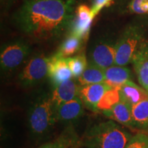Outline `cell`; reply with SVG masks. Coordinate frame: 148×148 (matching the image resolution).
Segmentation results:
<instances>
[{
	"label": "cell",
	"mask_w": 148,
	"mask_h": 148,
	"mask_svg": "<svg viewBox=\"0 0 148 148\" xmlns=\"http://www.w3.org/2000/svg\"><path fill=\"white\" fill-rule=\"evenodd\" d=\"M77 79L81 86L105 82L104 69L88 62L86 69Z\"/></svg>",
	"instance_id": "d6986e66"
},
{
	"label": "cell",
	"mask_w": 148,
	"mask_h": 148,
	"mask_svg": "<svg viewBox=\"0 0 148 148\" xmlns=\"http://www.w3.org/2000/svg\"><path fill=\"white\" fill-rule=\"evenodd\" d=\"M94 18L91 8L84 4L79 5L75 9V16L69 28V34L78 37L85 42L89 36Z\"/></svg>",
	"instance_id": "ba28073f"
},
{
	"label": "cell",
	"mask_w": 148,
	"mask_h": 148,
	"mask_svg": "<svg viewBox=\"0 0 148 148\" xmlns=\"http://www.w3.org/2000/svg\"><path fill=\"white\" fill-rule=\"evenodd\" d=\"M49 57L36 54L31 57L18 76V82L24 88L38 84L48 76Z\"/></svg>",
	"instance_id": "8992f818"
},
{
	"label": "cell",
	"mask_w": 148,
	"mask_h": 148,
	"mask_svg": "<svg viewBox=\"0 0 148 148\" xmlns=\"http://www.w3.org/2000/svg\"><path fill=\"white\" fill-rule=\"evenodd\" d=\"M56 121V108L51 94L37 95L28 110V126L31 133L35 136H43L51 130Z\"/></svg>",
	"instance_id": "3957f363"
},
{
	"label": "cell",
	"mask_w": 148,
	"mask_h": 148,
	"mask_svg": "<svg viewBox=\"0 0 148 148\" xmlns=\"http://www.w3.org/2000/svg\"><path fill=\"white\" fill-rule=\"evenodd\" d=\"M78 138L72 127H68L54 140L43 144L38 148H75Z\"/></svg>",
	"instance_id": "e0dca14e"
},
{
	"label": "cell",
	"mask_w": 148,
	"mask_h": 148,
	"mask_svg": "<svg viewBox=\"0 0 148 148\" xmlns=\"http://www.w3.org/2000/svg\"><path fill=\"white\" fill-rule=\"evenodd\" d=\"M125 148H148V134L138 133L132 136Z\"/></svg>",
	"instance_id": "cb8c5ba5"
},
{
	"label": "cell",
	"mask_w": 148,
	"mask_h": 148,
	"mask_svg": "<svg viewBox=\"0 0 148 148\" xmlns=\"http://www.w3.org/2000/svg\"><path fill=\"white\" fill-rule=\"evenodd\" d=\"M132 63L138 82L148 92V40L140 43L133 56Z\"/></svg>",
	"instance_id": "8fae6325"
},
{
	"label": "cell",
	"mask_w": 148,
	"mask_h": 148,
	"mask_svg": "<svg viewBox=\"0 0 148 148\" xmlns=\"http://www.w3.org/2000/svg\"><path fill=\"white\" fill-rule=\"evenodd\" d=\"M75 3L76 0H23L12 15V21L35 41H53L69 29Z\"/></svg>",
	"instance_id": "6da1fadb"
},
{
	"label": "cell",
	"mask_w": 148,
	"mask_h": 148,
	"mask_svg": "<svg viewBox=\"0 0 148 148\" xmlns=\"http://www.w3.org/2000/svg\"><path fill=\"white\" fill-rule=\"evenodd\" d=\"M83 43L84 41L82 39L73 34H69L59 46L55 54L62 58L73 56L80 51Z\"/></svg>",
	"instance_id": "ac0fdd59"
},
{
	"label": "cell",
	"mask_w": 148,
	"mask_h": 148,
	"mask_svg": "<svg viewBox=\"0 0 148 148\" xmlns=\"http://www.w3.org/2000/svg\"><path fill=\"white\" fill-rule=\"evenodd\" d=\"M66 60L73 77L76 78H78L82 75L88 64L86 55L84 53H78L73 56L66 58Z\"/></svg>",
	"instance_id": "7402d4cb"
},
{
	"label": "cell",
	"mask_w": 148,
	"mask_h": 148,
	"mask_svg": "<svg viewBox=\"0 0 148 148\" xmlns=\"http://www.w3.org/2000/svg\"><path fill=\"white\" fill-rule=\"evenodd\" d=\"M84 113V103L79 96L56 108L57 121L71 123L77 121Z\"/></svg>",
	"instance_id": "7c38bea8"
},
{
	"label": "cell",
	"mask_w": 148,
	"mask_h": 148,
	"mask_svg": "<svg viewBox=\"0 0 148 148\" xmlns=\"http://www.w3.org/2000/svg\"><path fill=\"white\" fill-rule=\"evenodd\" d=\"M48 77L53 88L73 77L68 65L66 58H62L56 54L49 57Z\"/></svg>",
	"instance_id": "9c48e42d"
},
{
	"label": "cell",
	"mask_w": 148,
	"mask_h": 148,
	"mask_svg": "<svg viewBox=\"0 0 148 148\" xmlns=\"http://www.w3.org/2000/svg\"><path fill=\"white\" fill-rule=\"evenodd\" d=\"M104 73L105 83L111 88H120L132 77L129 68L115 64L105 69Z\"/></svg>",
	"instance_id": "9a60e30c"
},
{
	"label": "cell",
	"mask_w": 148,
	"mask_h": 148,
	"mask_svg": "<svg viewBox=\"0 0 148 148\" xmlns=\"http://www.w3.org/2000/svg\"><path fill=\"white\" fill-rule=\"evenodd\" d=\"M32 48L25 40L17 38L5 42L1 47L0 66L3 73L14 71L28 58Z\"/></svg>",
	"instance_id": "5b68a950"
},
{
	"label": "cell",
	"mask_w": 148,
	"mask_h": 148,
	"mask_svg": "<svg viewBox=\"0 0 148 148\" xmlns=\"http://www.w3.org/2000/svg\"><path fill=\"white\" fill-rule=\"evenodd\" d=\"M110 88L105 82L83 85L79 86V97L86 108L93 112H97L98 103L103 94Z\"/></svg>",
	"instance_id": "30bf717a"
},
{
	"label": "cell",
	"mask_w": 148,
	"mask_h": 148,
	"mask_svg": "<svg viewBox=\"0 0 148 148\" xmlns=\"http://www.w3.org/2000/svg\"><path fill=\"white\" fill-rule=\"evenodd\" d=\"M79 86L72 79L53 88L51 97L55 108L79 96Z\"/></svg>",
	"instance_id": "4fadbf2b"
},
{
	"label": "cell",
	"mask_w": 148,
	"mask_h": 148,
	"mask_svg": "<svg viewBox=\"0 0 148 148\" xmlns=\"http://www.w3.org/2000/svg\"><path fill=\"white\" fill-rule=\"evenodd\" d=\"M103 113L111 120L119 122L122 125L134 127L132 106L125 101L120 100L110 110L104 111Z\"/></svg>",
	"instance_id": "2e32d148"
},
{
	"label": "cell",
	"mask_w": 148,
	"mask_h": 148,
	"mask_svg": "<svg viewBox=\"0 0 148 148\" xmlns=\"http://www.w3.org/2000/svg\"><path fill=\"white\" fill-rule=\"evenodd\" d=\"M120 100L132 106L148 99V92L145 88L129 80L121 86L119 90Z\"/></svg>",
	"instance_id": "5bb4252c"
},
{
	"label": "cell",
	"mask_w": 148,
	"mask_h": 148,
	"mask_svg": "<svg viewBox=\"0 0 148 148\" xmlns=\"http://www.w3.org/2000/svg\"><path fill=\"white\" fill-rule=\"evenodd\" d=\"M90 1H92V0H90Z\"/></svg>",
	"instance_id": "4316f807"
},
{
	"label": "cell",
	"mask_w": 148,
	"mask_h": 148,
	"mask_svg": "<svg viewBox=\"0 0 148 148\" xmlns=\"http://www.w3.org/2000/svg\"><path fill=\"white\" fill-rule=\"evenodd\" d=\"M114 0H92L91 11L92 16L95 18L99 12L105 7H108L112 4Z\"/></svg>",
	"instance_id": "d4e9b609"
},
{
	"label": "cell",
	"mask_w": 148,
	"mask_h": 148,
	"mask_svg": "<svg viewBox=\"0 0 148 148\" xmlns=\"http://www.w3.org/2000/svg\"><path fill=\"white\" fill-rule=\"evenodd\" d=\"M134 127L148 130V99L132 106Z\"/></svg>",
	"instance_id": "ffe728a7"
},
{
	"label": "cell",
	"mask_w": 148,
	"mask_h": 148,
	"mask_svg": "<svg viewBox=\"0 0 148 148\" xmlns=\"http://www.w3.org/2000/svg\"><path fill=\"white\" fill-rule=\"evenodd\" d=\"M13 1V0H1V4L3 5H9L10 4V3H12Z\"/></svg>",
	"instance_id": "484cf974"
},
{
	"label": "cell",
	"mask_w": 148,
	"mask_h": 148,
	"mask_svg": "<svg viewBox=\"0 0 148 148\" xmlns=\"http://www.w3.org/2000/svg\"><path fill=\"white\" fill-rule=\"evenodd\" d=\"M120 88H110L106 90L98 103V110H101L102 112L108 110L119 102L121 99L119 92Z\"/></svg>",
	"instance_id": "44dd1931"
},
{
	"label": "cell",
	"mask_w": 148,
	"mask_h": 148,
	"mask_svg": "<svg viewBox=\"0 0 148 148\" xmlns=\"http://www.w3.org/2000/svg\"><path fill=\"white\" fill-rule=\"evenodd\" d=\"M116 41L108 38H101L92 43L88 52V62L106 69L114 65Z\"/></svg>",
	"instance_id": "52a82bcc"
},
{
	"label": "cell",
	"mask_w": 148,
	"mask_h": 148,
	"mask_svg": "<svg viewBox=\"0 0 148 148\" xmlns=\"http://www.w3.org/2000/svg\"><path fill=\"white\" fill-rule=\"evenodd\" d=\"M146 25L139 21L132 22L125 27L116 40L114 64L125 66L132 62L133 56L143 41Z\"/></svg>",
	"instance_id": "277c9868"
},
{
	"label": "cell",
	"mask_w": 148,
	"mask_h": 148,
	"mask_svg": "<svg viewBox=\"0 0 148 148\" xmlns=\"http://www.w3.org/2000/svg\"><path fill=\"white\" fill-rule=\"evenodd\" d=\"M132 137L123 127L110 120L90 127L83 143L86 148H125Z\"/></svg>",
	"instance_id": "7a4b0ae2"
},
{
	"label": "cell",
	"mask_w": 148,
	"mask_h": 148,
	"mask_svg": "<svg viewBox=\"0 0 148 148\" xmlns=\"http://www.w3.org/2000/svg\"><path fill=\"white\" fill-rule=\"evenodd\" d=\"M125 10L130 14L148 15V0H131Z\"/></svg>",
	"instance_id": "603a6c76"
}]
</instances>
